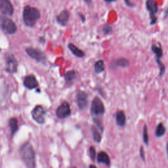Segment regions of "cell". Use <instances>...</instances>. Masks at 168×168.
<instances>
[{"mask_svg":"<svg viewBox=\"0 0 168 168\" xmlns=\"http://www.w3.org/2000/svg\"><path fill=\"white\" fill-rule=\"evenodd\" d=\"M71 114L70 106L67 101H64L56 111V115L59 119H65L69 117Z\"/></svg>","mask_w":168,"mask_h":168,"instance_id":"ba28073f","label":"cell"},{"mask_svg":"<svg viewBox=\"0 0 168 168\" xmlns=\"http://www.w3.org/2000/svg\"><path fill=\"white\" fill-rule=\"evenodd\" d=\"M105 1L106 3H111V2H115L116 0H105Z\"/></svg>","mask_w":168,"mask_h":168,"instance_id":"836d02e7","label":"cell"},{"mask_svg":"<svg viewBox=\"0 0 168 168\" xmlns=\"http://www.w3.org/2000/svg\"><path fill=\"white\" fill-rule=\"evenodd\" d=\"M166 149H167V156H168V143H167V146H166Z\"/></svg>","mask_w":168,"mask_h":168,"instance_id":"e575fe53","label":"cell"},{"mask_svg":"<svg viewBox=\"0 0 168 168\" xmlns=\"http://www.w3.org/2000/svg\"><path fill=\"white\" fill-rule=\"evenodd\" d=\"M85 2L89 6H90L92 4V0H85Z\"/></svg>","mask_w":168,"mask_h":168,"instance_id":"d6a6232c","label":"cell"},{"mask_svg":"<svg viewBox=\"0 0 168 168\" xmlns=\"http://www.w3.org/2000/svg\"><path fill=\"white\" fill-rule=\"evenodd\" d=\"M89 155L91 159L94 162L95 160L96 156H97V153H96V150L95 149V147L93 146H90L89 148Z\"/></svg>","mask_w":168,"mask_h":168,"instance_id":"4316f807","label":"cell"},{"mask_svg":"<svg viewBox=\"0 0 168 168\" xmlns=\"http://www.w3.org/2000/svg\"><path fill=\"white\" fill-rule=\"evenodd\" d=\"M91 130L92 132V134H93V137L94 141L97 143H101L102 140V137L101 133H99L97 127L95 126H92Z\"/></svg>","mask_w":168,"mask_h":168,"instance_id":"44dd1931","label":"cell"},{"mask_svg":"<svg viewBox=\"0 0 168 168\" xmlns=\"http://www.w3.org/2000/svg\"><path fill=\"white\" fill-rule=\"evenodd\" d=\"M20 154L25 164L29 167H35V154L32 146L29 142H26L20 149Z\"/></svg>","mask_w":168,"mask_h":168,"instance_id":"6da1fadb","label":"cell"},{"mask_svg":"<svg viewBox=\"0 0 168 168\" xmlns=\"http://www.w3.org/2000/svg\"><path fill=\"white\" fill-rule=\"evenodd\" d=\"M95 72L99 74L100 73L102 72L105 71V65L104 61L102 60H99V61H97L95 64Z\"/></svg>","mask_w":168,"mask_h":168,"instance_id":"ffe728a7","label":"cell"},{"mask_svg":"<svg viewBox=\"0 0 168 168\" xmlns=\"http://www.w3.org/2000/svg\"><path fill=\"white\" fill-rule=\"evenodd\" d=\"M0 11L3 15L7 16L13 15L14 7L10 0H0Z\"/></svg>","mask_w":168,"mask_h":168,"instance_id":"9c48e42d","label":"cell"},{"mask_svg":"<svg viewBox=\"0 0 168 168\" xmlns=\"http://www.w3.org/2000/svg\"><path fill=\"white\" fill-rule=\"evenodd\" d=\"M152 51H153V53L156 55V59H160L163 56V50L161 47V45H159V46H157L156 44H153L151 47Z\"/></svg>","mask_w":168,"mask_h":168,"instance_id":"7402d4cb","label":"cell"},{"mask_svg":"<svg viewBox=\"0 0 168 168\" xmlns=\"http://www.w3.org/2000/svg\"><path fill=\"white\" fill-rule=\"evenodd\" d=\"M156 61L158 65L160 68V76H162L166 72V66L163 65V63L161 61V60L160 59H156Z\"/></svg>","mask_w":168,"mask_h":168,"instance_id":"d4e9b609","label":"cell"},{"mask_svg":"<svg viewBox=\"0 0 168 168\" xmlns=\"http://www.w3.org/2000/svg\"><path fill=\"white\" fill-rule=\"evenodd\" d=\"M93 122L94 123H95L96 125H97V126H98V127L100 129H101V132L102 133L103 131V127H102V123L101 122V120L99 119H95V118H93Z\"/></svg>","mask_w":168,"mask_h":168,"instance_id":"83f0119b","label":"cell"},{"mask_svg":"<svg viewBox=\"0 0 168 168\" xmlns=\"http://www.w3.org/2000/svg\"><path fill=\"white\" fill-rule=\"evenodd\" d=\"M70 18V13L69 11L64 10L60 13V14L57 17V21L59 25L61 26H66Z\"/></svg>","mask_w":168,"mask_h":168,"instance_id":"4fadbf2b","label":"cell"},{"mask_svg":"<svg viewBox=\"0 0 168 168\" xmlns=\"http://www.w3.org/2000/svg\"><path fill=\"white\" fill-rule=\"evenodd\" d=\"M76 102L79 110H83L87 106V95L84 91H79L76 95Z\"/></svg>","mask_w":168,"mask_h":168,"instance_id":"8fae6325","label":"cell"},{"mask_svg":"<svg viewBox=\"0 0 168 168\" xmlns=\"http://www.w3.org/2000/svg\"><path fill=\"white\" fill-rule=\"evenodd\" d=\"M39 42H40V43H45V38H44V37H40V38H39Z\"/></svg>","mask_w":168,"mask_h":168,"instance_id":"1f68e13d","label":"cell"},{"mask_svg":"<svg viewBox=\"0 0 168 168\" xmlns=\"http://www.w3.org/2000/svg\"><path fill=\"white\" fill-rule=\"evenodd\" d=\"M166 129L164 126V125L163 124V123H160L157 126L156 128V131H155V136L156 137H161L162 136H163L166 133Z\"/></svg>","mask_w":168,"mask_h":168,"instance_id":"d6986e66","label":"cell"},{"mask_svg":"<svg viewBox=\"0 0 168 168\" xmlns=\"http://www.w3.org/2000/svg\"><path fill=\"white\" fill-rule=\"evenodd\" d=\"M69 49L72 51V53L75 56H76V57H78L79 58H82L84 57V56H85V53H84V51L80 49H79L78 47L74 45L73 43H69Z\"/></svg>","mask_w":168,"mask_h":168,"instance_id":"e0dca14e","label":"cell"},{"mask_svg":"<svg viewBox=\"0 0 168 168\" xmlns=\"http://www.w3.org/2000/svg\"><path fill=\"white\" fill-rule=\"evenodd\" d=\"M105 109L104 104L100 98L96 97L93 99L91 105V114L93 116H98L105 113Z\"/></svg>","mask_w":168,"mask_h":168,"instance_id":"277c9868","label":"cell"},{"mask_svg":"<svg viewBox=\"0 0 168 168\" xmlns=\"http://www.w3.org/2000/svg\"><path fill=\"white\" fill-rule=\"evenodd\" d=\"M129 65V62L127 59L125 58H120L117 60H114L113 62H112L110 66L112 69H116L117 67H127Z\"/></svg>","mask_w":168,"mask_h":168,"instance_id":"5bb4252c","label":"cell"},{"mask_svg":"<svg viewBox=\"0 0 168 168\" xmlns=\"http://www.w3.org/2000/svg\"><path fill=\"white\" fill-rule=\"evenodd\" d=\"M46 114V109L41 105H37L31 113L32 117L34 120L39 123V124H42L45 122Z\"/></svg>","mask_w":168,"mask_h":168,"instance_id":"5b68a950","label":"cell"},{"mask_svg":"<svg viewBox=\"0 0 168 168\" xmlns=\"http://www.w3.org/2000/svg\"><path fill=\"white\" fill-rule=\"evenodd\" d=\"M9 126L11 129V136L12 137H13L14 135L17 133V131L18 129V124L17 119L15 118H11L9 122Z\"/></svg>","mask_w":168,"mask_h":168,"instance_id":"ac0fdd59","label":"cell"},{"mask_svg":"<svg viewBox=\"0 0 168 168\" xmlns=\"http://www.w3.org/2000/svg\"><path fill=\"white\" fill-rule=\"evenodd\" d=\"M146 9L149 11L150 25H154L157 22V17L156 14L158 10V6L155 0H147L146 2Z\"/></svg>","mask_w":168,"mask_h":168,"instance_id":"52a82bcc","label":"cell"},{"mask_svg":"<svg viewBox=\"0 0 168 168\" xmlns=\"http://www.w3.org/2000/svg\"><path fill=\"white\" fill-rule=\"evenodd\" d=\"M24 86L29 89H33L38 86V82L35 76L28 75L24 79Z\"/></svg>","mask_w":168,"mask_h":168,"instance_id":"7c38bea8","label":"cell"},{"mask_svg":"<svg viewBox=\"0 0 168 168\" xmlns=\"http://www.w3.org/2000/svg\"><path fill=\"white\" fill-rule=\"evenodd\" d=\"M0 26L4 32L7 34H14L17 30V25L11 18L3 17L0 19Z\"/></svg>","mask_w":168,"mask_h":168,"instance_id":"3957f363","label":"cell"},{"mask_svg":"<svg viewBox=\"0 0 168 168\" xmlns=\"http://www.w3.org/2000/svg\"><path fill=\"white\" fill-rule=\"evenodd\" d=\"M17 66L18 63L17 59L13 55H10L9 57L7 58L6 61V68L5 70L7 72L13 74L17 72Z\"/></svg>","mask_w":168,"mask_h":168,"instance_id":"30bf717a","label":"cell"},{"mask_svg":"<svg viewBox=\"0 0 168 168\" xmlns=\"http://www.w3.org/2000/svg\"><path fill=\"white\" fill-rule=\"evenodd\" d=\"M139 153H140V156H141V159L143 160V161H145V150H144L143 146H141V148H140V150H139Z\"/></svg>","mask_w":168,"mask_h":168,"instance_id":"f1b7e54d","label":"cell"},{"mask_svg":"<svg viewBox=\"0 0 168 168\" xmlns=\"http://www.w3.org/2000/svg\"><path fill=\"white\" fill-rule=\"evenodd\" d=\"M143 142L146 145H149V134H148V129L147 126L146 124H145L143 127Z\"/></svg>","mask_w":168,"mask_h":168,"instance_id":"cb8c5ba5","label":"cell"},{"mask_svg":"<svg viewBox=\"0 0 168 168\" xmlns=\"http://www.w3.org/2000/svg\"><path fill=\"white\" fill-rule=\"evenodd\" d=\"M124 2H125V3L128 7H134V4L132 3L130 1V0H124Z\"/></svg>","mask_w":168,"mask_h":168,"instance_id":"f546056e","label":"cell"},{"mask_svg":"<svg viewBox=\"0 0 168 168\" xmlns=\"http://www.w3.org/2000/svg\"><path fill=\"white\" fill-rule=\"evenodd\" d=\"M78 15L79 16V17L81 18L82 19V21L83 22H84L86 21V17H85V16H84L83 14H81V13H78Z\"/></svg>","mask_w":168,"mask_h":168,"instance_id":"4dcf8cb0","label":"cell"},{"mask_svg":"<svg viewBox=\"0 0 168 168\" xmlns=\"http://www.w3.org/2000/svg\"><path fill=\"white\" fill-rule=\"evenodd\" d=\"M40 12L35 7L26 6L23 11V21L29 27H33L40 18Z\"/></svg>","mask_w":168,"mask_h":168,"instance_id":"7a4b0ae2","label":"cell"},{"mask_svg":"<svg viewBox=\"0 0 168 168\" xmlns=\"http://www.w3.org/2000/svg\"><path fill=\"white\" fill-rule=\"evenodd\" d=\"M26 52L32 59L35 60L36 61L43 64L47 62L46 55L41 50L33 47H29L26 49Z\"/></svg>","mask_w":168,"mask_h":168,"instance_id":"8992f818","label":"cell"},{"mask_svg":"<svg viewBox=\"0 0 168 168\" xmlns=\"http://www.w3.org/2000/svg\"><path fill=\"white\" fill-rule=\"evenodd\" d=\"M97 162L99 163H102L107 166H110V159L109 156L105 152L102 151L97 154Z\"/></svg>","mask_w":168,"mask_h":168,"instance_id":"9a60e30c","label":"cell"},{"mask_svg":"<svg viewBox=\"0 0 168 168\" xmlns=\"http://www.w3.org/2000/svg\"><path fill=\"white\" fill-rule=\"evenodd\" d=\"M116 123L118 126H124L126 123V117L124 112L122 110L118 111L116 114Z\"/></svg>","mask_w":168,"mask_h":168,"instance_id":"2e32d148","label":"cell"},{"mask_svg":"<svg viewBox=\"0 0 168 168\" xmlns=\"http://www.w3.org/2000/svg\"><path fill=\"white\" fill-rule=\"evenodd\" d=\"M102 30L104 34L108 35L112 33V32H113V28H112V26L109 25H105L102 26Z\"/></svg>","mask_w":168,"mask_h":168,"instance_id":"484cf974","label":"cell"},{"mask_svg":"<svg viewBox=\"0 0 168 168\" xmlns=\"http://www.w3.org/2000/svg\"><path fill=\"white\" fill-rule=\"evenodd\" d=\"M76 77V72L74 70H70L67 72L65 75V80L68 83H72Z\"/></svg>","mask_w":168,"mask_h":168,"instance_id":"603a6c76","label":"cell"}]
</instances>
